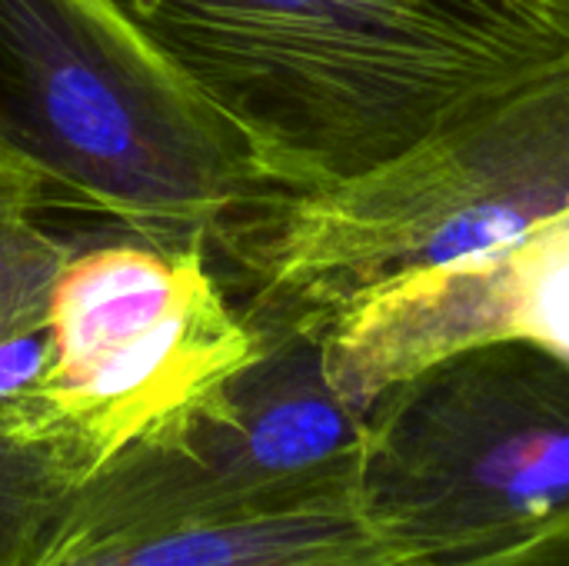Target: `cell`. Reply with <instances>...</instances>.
I'll return each instance as SVG.
<instances>
[{
  "instance_id": "6da1fadb",
  "label": "cell",
  "mask_w": 569,
  "mask_h": 566,
  "mask_svg": "<svg viewBox=\"0 0 569 566\" xmlns=\"http://www.w3.org/2000/svg\"><path fill=\"white\" fill-rule=\"evenodd\" d=\"M283 193L393 163L569 57V0H107Z\"/></svg>"
},
{
  "instance_id": "7a4b0ae2",
  "label": "cell",
  "mask_w": 569,
  "mask_h": 566,
  "mask_svg": "<svg viewBox=\"0 0 569 566\" xmlns=\"http://www.w3.org/2000/svg\"><path fill=\"white\" fill-rule=\"evenodd\" d=\"M569 210V57L350 183L273 193L207 240L247 317L350 297L503 247Z\"/></svg>"
},
{
  "instance_id": "3957f363",
  "label": "cell",
  "mask_w": 569,
  "mask_h": 566,
  "mask_svg": "<svg viewBox=\"0 0 569 566\" xmlns=\"http://www.w3.org/2000/svg\"><path fill=\"white\" fill-rule=\"evenodd\" d=\"M0 160L43 207L160 244L210 240L283 193L247 137L107 0H0Z\"/></svg>"
},
{
  "instance_id": "277c9868",
  "label": "cell",
  "mask_w": 569,
  "mask_h": 566,
  "mask_svg": "<svg viewBox=\"0 0 569 566\" xmlns=\"http://www.w3.org/2000/svg\"><path fill=\"white\" fill-rule=\"evenodd\" d=\"M357 504L420 566H467L569 517V360L527 344L460 347L367 410Z\"/></svg>"
},
{
  "instance_id": "5b68a950",
  "label": "cell",
  "mask_w": 569,
  "mask_h": 566,
  "mask_svg": "<svg viewBox=\"0 0 569 566\" xmlns=\"http://www.w3.org/2000/svg\"><path fill=\"white\" fill-rule=\"evenodd\" d=\"M247 324L260 337V354L217 397L110 457L87 480L57 554L357 494L367 410L333 384L320 324Z\"/></svg>"
},
{
  "instance_id": "8992f818",
  "label": "cell",
  "mask_w": 569,
  "mask_h": 566,
  "mask_svg": "<svg viewBox=\"0 0 569 566\" xmlns=\"http://www.w3.org/2000/svg\"><path fill=\"white\" fill-rule=\"evenodd\" d=\"M47 330L40 430L57 434L90 477L217 397L260 354L207 240L160 244L127 230L70 247Z\"/></svg>"
},
{
  "instance_id": "52a82bcc",
  "label": "cell",
  "mask_w": 569,
  "mask_h": 566,
  "mask_svg": "<svg viewBox=\"0 0 569 566\" xmlns=\"http://www.w3.org/2000/svg\"><path fill=\"white\" fill-rule=\"evenodd\" d=\"M307 320L320 324L333 384L363 410L430 360L487 340H527L569 360V210Z\"/></svg>"
},
{
  "instance_id": "ba28073f",
  "label": "cell",
  "mask_w": 569,
  "mask_h": 566,
  "mask_svg": "<svg viewBox=\"0 0 569 566\" xmlns=\"http://www.w3.org/2000/svg\"><path fill=\"white\" fill-rule=\"evenodd\" d=\"M47 566H420L363 517L357 494L223 524H180L57 554Z\"/></svg>"
},
{
  "instance_id": "9c48e42d",
  "label": "cell",
  "mask_w": 569,
  "mask_h": 566,
  "mask_svg": "<svg viewBox=\"0 0 569 566\" xmlns=\"http://www.w3.org/2000/svg\"><path fill=\"white\" fill-rule=\"evenodd\" d=\"M87 480V464L57 434L0 420V566L50 564Z\"/></svg>"
},
{
  "instance_id": "30bf717a",
  "label": "cell",
  "mask_w": 569,
  "mask_h": 566,
  "mask_svg": "<svg viewBox=\"0 0 569 566\" xmlns=\"http://www.w3.org/2000/svg\"><path fill=\"white\" fill-rule=\"evenodd\" d=\"M37 183L0 160V337L47 324L53 277L70 244L40 220Z\"/></svg>"
},
{
  "instance_id": "8fae6325",
  "label": "cell",
  "mask_w": 569,
  "mask_h": 566,
  "mask_svg": "<svg viewBox=\"0 0 569 566\" xmlns=\"http://www.w3.org/2000/svg\"><path fill=\"white\" fill-rule=\"evenodd\" d=\"M467 566H569V517L523 547Z\"/></svg>"
}]
</instances>
